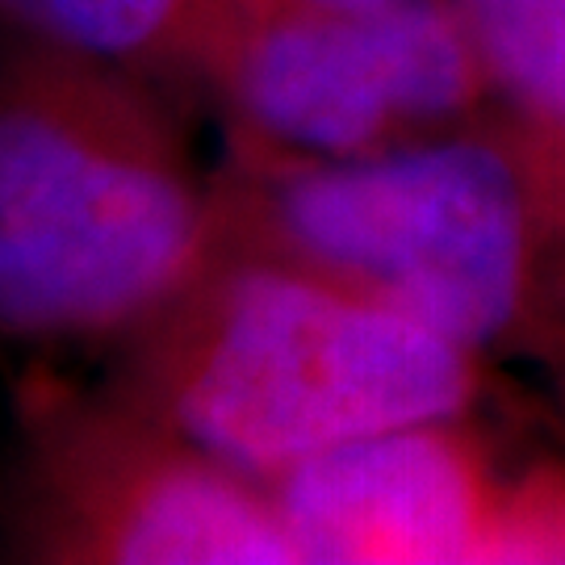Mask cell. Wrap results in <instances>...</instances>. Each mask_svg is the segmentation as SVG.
<instances>
[{
  "label": "cell",
  "instance_id": "4",
  "mask_svg": "<svg viewBox=\"0 0 565 565\" xmlns=\"http://www.w3.org/2000/svg\"><path fill=\"white\" fill-rule=\"evenodd\" d=\"M189 81L218 109L231 151L260 160H361L490 114L457 0L226 18Z\"/></svg>",
  "mask_w": 565,
  "mask_h": 565
},
{
  "label": "cell",
  "instance_id": "5",
  "mask_svg": "<svg viewBox=\"0 0 565 565\" xmlns=\"http://www.w3.org/2000/svg\"><path fill=\"white\" fill-rule=\"evenodd\" d=\"M21 545L63 565L298 562L268 486L109 385L39 411Z\"/></svg>",
  "mask_w": 565,
  "mask_h": 565
},
{
  "label": "cell",
  "instance_id": "9",
  "mask_svg": "<svg viewBox=\"0 0 565 565\" xmlns=\"http://www.w3.org/2000/svg\"><path fill=\"white\" fill-rule=\"evenodd\" d=\"M486 562H565V469L507 482Z\"/></svg>",
  "mask_w": 565,
  "mask_h": 565
},
{
  "label": "cell",
  "instance_id": "10",
  "mask_svg": "<svg viewBox=\"0 0 565 565\" xmlns=\"http://www.w3.org/2000/svg\"><path fill=\"white\" fill-rule=\"evenodd\" d=\"M403 4H419V0H226L218 25L226 18H260V13H343L348 18V13H390Z\"/></svg>",
  "mask_w": 565,
  "mask_h": 565
},
{
  "label": "cell",
  "instance_id": "7",
  "mask_svg": "<svg viewBox=\"0 0 565 565\" xmlns=\"http://www.w3.org/2000/svg\"><path fill=\"white\" fill-rule=\"evenodd\" d=\"M490 114L565 181V0H457Z\"/></svg>",
  "mask_w": 565,
  "mask_h": 565
},
{
  "label": "cell",
  "instance_id": "2",
  "mask_svg": "<svg viewBox=\"0 0 565 565\" xmlns=\"http://www.w3.org/2000/svg\"><path fill=\"white\" fill-rule=\"evenodd\" d=\"M218 252L214 177L151 76L0 46V335L121 343Z\"/></svg>",
  "mask_w": 565,
  "mask_h": 565
},
{
  "label": "cell",
  "instance_id": "1",
  "mask_svg": "<svg viewBox=\"0 0 565 565\" xmlns=\"http://www.w3.org/2000/svg\"><path fill=\"white\" fill-rule=\"evenodd\" d=\"M223 243L403 310L473 356L565 373V181L494 114L361 160L235 156Z\"/></svg>",
  "mask_w": 565,
  "mask_h": 565
},
{
  "label": "cell",
  "instance_id": "6",
  "mask_svg": "<svg viewBox=\"0 0 565 565\" xmlns=\"http://www.w3.org/2000/svg\"><path fill=\"white\" fill-rule=\"evenodd\" d=\"M507 478L465 419L390 427L327 448L268 486L298 562H486Z\"/></svg>",
  "mask_w": 565,
  "mask_h": 565
},
{
  "label": "cell",
  "instance_id": "3",
  "mask_svg": "<svg viewBox=\"0 0 565 565\" xmlns=\"http://www.w3.org/2000/svg\"><path fill=\"white\" fill-rule=\"evenodd\" d=\"M118 348L126 398L260 486L361 436L469 419L486 394L469 348L235 243Z\"/></svg>",
  "mask_w": 565,
  "mask_h": 565
},
{
  "label": "cell",
  "instance_id": "8",
  "mask_svg": "<svg viewBox=\"0 0 565 565\" xmlns=\"http://www.w3.org/2000/svg\"><path fill=\"white\" fill-rule=\"evenodd\" d=\"M223 9L226 0H0V25L139 76L189 81Z\"/></svg>",
  "mask_w": 565,
  "mask_h": 565
}]
</instances>
